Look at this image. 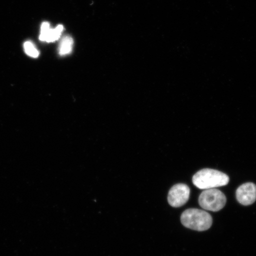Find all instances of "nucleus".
<instances>
[{
	"label": "nucleus",
	"instance_id": "1a4fd4ad",
	"mask_svg": "<svg viewBox=\"0 0 256 256\" xmlns=\"http://www.w3.org/2000/svg\"><path fill=\"white\" fill-rule=\"evenodd\" d=\"M50 24L48 22H44L41 26L40 34V39L42 41H46V35L50 30Z\"/></svg>",
	"mask_w": 256,
	"mask_h": 256
},
{
	"label": "nucleus",
	"instance_id": "39448f33",
	"mask_svg": "<svg viewBox=\"0 0 256 256\" xmlns=\"http://www.w3.org/2000/svg\"><path fill=\"white\" fill-rule=\"evenodd\" d=\"M236 198L242 206H250L256 200V185L249 182L240 186L236 191Z\"/></svg>",
	"mask_w": 256,
	"mask_h": 256
},
{
	"label": "nucleus",
	"instance_id": "f03ea898",
	"mask_svg": "<svg viewBox=\"0 0 256 256\" xmlns=\"http://www.w3.org/2000/svg\"><path fill=\"white\" fill-rule=\"evenodd\" d=\"M212 218L203 210L188 209L181 216V222L186 228L198 232L206 231L212 224Z\"/></svg>",
	"mask_w": 256,
	"mask_h": 256
},
{
	"label": "nucleus",
	"instance_id": "20e7f679",
	"mask_svg": "<svg viewBox=\"0 0 256 256\" xmlns=\"http://www.w3.org/2000/svg\"><path fill=\"white\" fill-rule=\"evenodd\" d=\"M190 188L186 184H179L174 186L168 192L170 206L174 208L184 206L190 199Z\"/></svg>",
	"mask_w": 256,
	"mask_h": 256
},
{
	"label": "nucleus",
	"instance_id": "0eeeda50",
	"mask_svg": "<svg viewBox=\"0 0 256 256\" xmlns=\"http://www.w3.org/2000/svg\"><path fill=\"white\" fill-rule=\"evenodd\" d=\"M64 30L63 26L58 25L55 28H50L46 35V41L52 42L59 39Z\"/></svg>",
	"mask_w": 256,
	"mask_h": 256
},
{
	"label": "nucleus",
	"instance_id": "f257e3e1",
	"mask_svg": "<svg viewBox=\"0 0 256 256\" xmlns=\"http://www.w3.org/2000/svg\"><path fill=\"white\" fill-rule=\"evenodd\" d=\"M193 183L200 190H210L224 186L229 183L228 176L222 172L210 168H204L194 176Z\"/></svg>",
	"mask_w": 256,
	"mask_h": 256
},
{
	"label": "nucleus",
	"instance_id": "6e6552de",
	"mask_svg": "<svg viewBox=\"0 0 256 256\" xmlns=\"http://www.w3.org/2000/svg\"><path fill=\"white\" fill-rule=\"evenodd\" d=\"M24 48L26 53L31 57L37 58L40 56V52L35 47L34 44L31 42H26L24 44Z\"/></svg>",
	"mask_w": 256,
	"mask_h": 256
},
{
	"label": "nucleus",
	"instance_id": "423d86ee",
	"mask_svg": "<svg viewBox=\"0 0 256 256\" xmlns=\"http://www.w3.org/2000/svg\"><path fill=\"white\" fill-rule=\"evenodd\" d=\"M74 42L72 37L66 36L62 38L59 47L60 56H66L72 52Z\"/></svg>",
	"mask_w": 256,
	"mask_h": 256
},
{
	"label": "nucleus",
	"instance_id": "7ed1b4c3",
	"mask_svg": "<svg viewBox=\"0 0 256 256\" xmlns=\"http://www.w3.org/2000/svg\"><path fill=\"white\" fill-rule=\"evenodd\" d=\"M226 198L222 191L216 188L204 190L200 194L199 203L204 210L218 212L225 206Z\"/></svg>",
	"mask_w": 256,
	"mask_h": 256
}]
</instances>
